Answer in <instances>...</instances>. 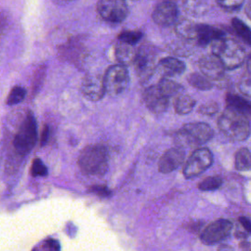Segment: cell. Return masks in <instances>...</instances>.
<instances>
[{"label":"cell","instance_id":"cell-1","mask_svg":"<svg viewBox=\"0 0 251 251\" xmlns=\"http://www.w3.org/2000/svg\"><path fill=\"white\" fill-rule=\"evenodd\" d=\"M218 126L229 140L243 141L250 134L249 115L226 107L219 117Z\"/></svg>","mask_w":251,"mask_h":251},{"label":"cell","instance_id":"cell-2","mask_svg":"<svg viewBox=\"0 0 251 251\" xmlns=\"http://www.w3.org/2000/svg\"><path fill=\"white\" fill-rule=\"evenodd\" d=\"M212 54L216 55L223 63L225 69L233 70L240 67L247 58L245 48L232 38L222 36L211 43Z\"/></svg>","mask_w":251,"mask_h":251},{"label":"cell","instance_id":"cell-3","mask_svg":"<svg viewBox=\"0 0 251 251\" xmlns=\"http://www.w3.org/2000/svg\"><path fill=\"white\" fill-rule=\"evenodd\" d=\"M109 154L105 146L92 144L84 147L77 160L78 167L83 174L101 176L108 170Z\"/></svg>","mask_w":251,"mask_h":251},{"label":"cell","instance_id":"cell-4","mask_svg":"<svg viewBox=\"0 0 251 251\" xmlns=\"http://www.w3.org/2000/svg\"><path fill=\"white\" fill-rule=\"evenodd\" d=\"M213 135L214 131L208 124L193 122L183 125V126L177 131L176 139L180 146H195L208 142Z\"/></svg>","mask_w":251,"mask_h":251},{"label":"cell","instance_id":"cell-5","mask_svg":"<svg viewBox=\"0 0 251 251\" xmlns=\"http://www.w3.org/2000/svg\"><path fill=\"white\" fill-rule=\"evenodd\" d=\"M37 139L36 121L31 112H27L14 137V147L21 155L28 154L34 147Z\"/></svg>","mask_w":251,"mask_h":251},{"label":"cell","instance_id":"cell-6","mask_svg":"<svg viewBox=\"0 0 251 251\" xmlns=\"http://www.w3.org/2000/svg\"><path fill=\"white\" fill-rule=\"evenodd\" d=\"M212 164V152L206 147L197 148L186 160L182 171L183 176L185 178H193L208 170Z\"/></svg>","mask_w":251,"mask_h":251},{"label":"cell","instance_id":"cell-7","mask_svg":"<svg viewBox=\"0 0 251 251\" xmlns=\"http://www.w3.org/2000/svg\"><path fill=\"white\" fill-rule=\"evenodd\" d=\"M103 80L105 85V91L112 96H117L123 93L128 85V71L125 66L119 64L111 66L107 70Z\"/></svg>","mask_w":251,"mask_h":251},{"label":"cell","instance_id":"cell-8","mask_svg":"<svg viewBox=\"0 0 251 251\" xmlns=\"http://www.w3.org/2000/svg\"><path fill=\"white\" fill-rule=\"evenodd\" d=\"M97 12L101 18L110 23H121L128 15L126 0H99Z\"/></svg>","mask_w":251,"mask_h":251},{"label":"cell","instance_id":"cell-9","mask_svg":"<svg viewBox=\"0 0 251 251\" xmlns=\"http://www.w3.org/2000/svg\"><path fill=\"white\" fill-rule=\"evenodd\" d=\"M232 229V223L226 219H220L209 224L201 232L200 240L207 245L216 244L226 238Z\"/></svg>","mask_w":251,"mask_h":251},{"label":"cell","instance_id":"cell-10","mask_svg":"<svg viewBox=\"0 0 251 251\" xmlns=\"http://www.w3.org/2000/svg\"><path fill=\"white\" fill-rule=\"evenodd\" d=\"M200 72L212 82H220L225 75V67L221 60L214 54L202 56L198 62Z\"/></svg>","mask_w":251,"mask_h":251},{"label":"cell","instance_id":"cell-11","mask_svg":"<svg viewBox=\"0 0 251 251\" xmlns=\"http://www.w3.org/2000/svg\"><path fill=\"white\" fill-rule=\"evenodd\" d=\"M137 76L141 80L148 79L155 71V60L153 51L149 48H140L136 52L135 59L133 61Z\"/></svg>","mask_w":251,"mask_h":251},{"label":"cell","instance_id":"cell-12","mask_svg":"<svg viewBox=\"0 0 251 251\" xmlns=\"http://www.w3.org/2000/svg\"><path fill=\"white\" fill-rule=\"evenodd\" d=\"M178 9L176 5L171 1H163L159 3L153 10L152 19L155 24L161 26H169L176 22Z\"/></svg>","mask_w":251,"mask_h":251},{"label":"cell","instance_id":"cell-13","mask_svg":"<svg viewBox=\"0 0 251 251\" xmlns=\"http://www.w3.org/2000/svg\"><path fill=\"white\" fill-rule=\"evenodd\" d=\"M82 94L91 101H98L105 95L103 77L99 75H87L83 77L80 86Z\"/></svg>","mask_w":251,"mask_h":251},{"label":"cell","instance_id":"cell-14","mask_svg":"<svg viewBox=\"0 0 251 251\" xmlns=\"http://www.w3.org/2000/svg\"><path fill=\"white\" fill-rule=\"evenodd\" d=\"M143 99L147 108L155 113L161 114L168 109L169 98L166 97L157 85H151L145 89Z\"/></svg>","mask_w":251,"mask_h":251},{"label":"cell","instance_id":"cell-15","mask_svg":"<svg viewBox=\"0 0 251 251\" xmlns=\"http://www.w3.org/2000/svg\"><path fill=\"white\" fill-rule=\"evenodd\" d=\"M185 152L181 147H174L167 150L159 160L158 169L163 174H169L182 165Z\"/></svg>","mask_w":251,"mask_h":251},{"label":"cell","instance_id":"cell-16","mask_svg":"<svg viewBox=\"0 0 251 251\" xmlns=\"http://www.w3.org/2000/svg\"><path fill=\"white\" fill-rule=\"evenodd\" d=\"M225 36V33L222 29L214 27L209 25L196 24V34L195 42L200 46H206L210 44L213 40Z\"/></svg>","mask_w":251,"mask_h":251},{"label":"cell","instance_id":"cell-17","mask_svg":"<svg viewBox=\"0 0 251 251\" xmlns=\"http://www.w3.org/2000/svg\"><path fill=\"white\" fill-rule=\"evenodd\" d=\"M158 66L160 71L168 76L181 75L185 71V64L182 61L174 57H167L161 59L158 63Z\"/></svg>","mask_w":251,"mask_h":251},{"label":"cell","instance_id":"cell-18","mask_svg":"<svg viewBox=\"0 0 251 251\" xmlns=\"http://www.w3.org/2000/svg\"><path fill=\"white\" fill-rule=\"evenodd\" d=\"M114 52H115V57L119 62V65L126 67L133 64L136 51L133 49L132 45L119 41L115 45Z\"/></svg>","mask_w":251,"mask_h":251},{"label":"cell","instance_id":"cell-19","mask_svg":"<svg viewBox=\"0 0 251 251\" xmlns=\"http://www.w3.org/2000/svg\"><path fill=\"white\" fill-rule=\"evenodd\" d=\"M176 34L186 41H194L196 34V24L188 21H179L175 27Z\"/></svg>","mask_w":251,"mask_h":251},{"label":"cell","instance_id":"cell-20","mask_svg":"<svg viewBox=\"0 0 251 251\" xmlns=\"http://www.w3.org/2000/svg\"><path fill=\"white\" fill-rule=\"evenodd\" d=\"M226 102L227 107L232 108L237 111H240L244 114L250 115L251 106L247 99L242 98L239 95H236L233 93H227L226 97Z\"/></svg>","mask_w":251,"mask_h":251},{"label":"cell","instance_id":"cell-21","mask_svg":"<svg viewBox=\"0 0 251 251\" xmlns=\"http://www.w3.org/2000/svg\"><path fill=\"white\" fill-rule=\"evenodd\" d=\"M195 103V100L190 95L179 94L175 101V110L178 115H186L193 110Z\"/></svg>","mask_w":251,"mask_h":251},{"label":"cell","instance_id":"cell-22","mask_svg":"<svg viewBox=\"0 0 251 251\" xmlns=\"http://www.w3.org/2000/svg\"><path fill=\"white\" fill-rule=\"evenodd\" d=\"M234 167L237 171H249L251 168V154L248 148H240L234 155Z\"/></svg>","mask_w":251,"mask_h":251},{"label":"cell","instance_id":"cell-23","mask_svg":"<svg viewBox=\"0 0 251 251\" xmlns=\"http://www.w3.org/2000/svg\"><path fill=\"white\" fill-rule=\"evenodd\" d=\"M157 86L162 91V93L169 99L172 96L179 95L183 89V87L180 84L170 78H162L160 82L157 84Z\"/></svg>","mask_w":251,"mask_h":251},{"label":"cell","instance_id":"cell-24","mask_svg":"<svg viewBox=\"0 0 251 251\" xmlns=\"http://www.w3.org/2000/svg\"><path fill=\"white\" fill-rule=\"evenodd\" d=\"M188 83L199 90H209L213 87V82L200 73H192L187 77Z\"/></svg>","mask_w":251,"mask_h":251},{"label":"cell","instance_id":"cell-25","mask_svg":"<svg viewBox=\"0 0 251 251\" xmlns=\"http://www.w3.org/2000/svg\"><path fill=\"white\" fill-rule=\"evenodd\" d=\"M231 25H232V28L234 29L235 33L247 45H250L251 44V31L249 29V26L244 22L239 20L238 18H233L231 20Z\"/></svg>","mask_w":251,"mask_h":251},{"label":"cell","instance_id":"cell-26","mask_svg":"<svg viewBox=\"0 0 251 251\" xmlns=\"http://www.w3.org/2000/svg\"><path fill=\"white\" fill-rule=\"evenodd\" d=\"M25 95H26V90L20 85H16L10 90L6 100V104L9 106L19 104L25 98Z\"/></svg>","mask_w":251,"mask_h":251},{"label":"cell","instance_id":"cell-27","mask_svg":"<svg viewBox=\"0 0 251 251\" xmlns=\"http://www.w3.org/2000/svg\"><path fill=\"white\" fill-rule=\"evenodd\" d=\"M183 6L187 13L197 16L204 13L206 2L204 0H184Z\"/></svg>","mask_w":251,"mask_h":251},{"label":"cell","instance_id":"cell-28","mask_svg":"<svg viewBox=\"0 0 251 251\" xmlns=\"http://www.w3.org/2000/svg\"><path fill=\"white\" fill-rule=\"evenodd\" d=\"M142 37V33L138 30H126L119 34L118 40L129 45H134Z\"/></svg>","mask_w":251,"mask_h":251},{"label":"cell","instance_id":"cell-29","mask_svg":"<svg viewBox=\"0 0 251 251\" xmlns=\"http://www.w3.org/2000/svg\"><path fill=\"white\" fill-rule=\"evenodd\" d=\"M223 183V180L220 176H208L204 178L199 184L198 187L200 190L203 191H211V190H216L218 189Z\"/></svg>","mask_w":251,"mask_h":251},{"label":"cell","instance_id":"cell-30","mask_svg":"<svg viewBox=\"0 0 251 251\" xmlns=\"http://www.w3.org/2000/svg\"><path fill=\"white\" fill-rule=\"evenodd\" d=\"M30 173L33 176H45L48 174V170L44 163L39 158H35L32 161Z\"/></svg>","mask_w":251,"mask_h":251},{"label":"cell","instance_id":"cell-31","mask_svg":"<svg viewBox=\"0 0 251 251\" xmlns=\"http://www.w3.org/2000/svg\"><path fill=\"white\" fill-rule=\"evenodd\" d=\"M245 0H217L218 5L226 11H236L240 9Z\"/></svg>","mask_w":251,"mask_h":251},{"label":"cell","instance_id":"cell-32","mask_svg":"<svg viewBox=\"0 0 251 251\" xmlns=\"http://www.w3.org/2000/svg\"><path fill=\"white\" fill-rule=\"evenodd\" d=\"M218 111H219V105L214 101L207 102L201 105L198 109V112L205 116H214L215 114L218 113Z\"/></svg>","mask_w":251,"mask_h":251},{"label":"cell","instance_id":"cell-33","mask_svg":"<svg viewBox=\"0 0 251 251\" xmlns=\"http://www.w3.org/2000/svg\"><path fill=\"white\" fill-rule=\"evenodd\" d=\"M89 191L102 197V198H105V197H110V195L112 194L111 190L106 186V185H92L90 186L89 188Z\"/></svg>","mask_w":251,"mask_h":251},{"label":"cell","instance_id":"cell-34","mask_svg":"<svg viewBox=\"0 0 251 251\" xmlns=\"http://www.w3.org/2000/svg\"><path fill=\"white\" fill-rule=\"evenodd\" d=\"M239 89L247 97L250 96V77H249V75H247L246 77H243L240 80V82H239Z\"/></svg>","mask_w":251,"mask_h":251},{"label":"cell","instance_id":"cell-35","mask_svg":"<svg viewBox=\"0 0 251 251\" xmlns=\"http://www.w3.org/2000/svg\"><path fill=\"white\" fill-rule=\"evenodd\" d=\"M42 247L45 251H60V244L55 239H47L43 242Z\"/></svg>","mask_w":251,"mask_h":251},{"label":"cell","instance_id":"cell-36","mask_svg":"<svg viewBox=\"0 0 251 251\" xmlns=\"http://www.w3.org/2000/svg\"><path fill=\"white\" fill-rule=\"evenodd\" d=\"M49 136H50V128H49L48 125H45L42 128L41 135H40V145L41 146H44L48 142Z\"/></svg>","mask_w":251,"mask_h":251},{"label":"cell","instance_id":"cell-37","mask_svg":"<svg viewBox=\"0 0 251 251\" xmlns=\"http://www.w3.org/2000/svg\"><path fill=\"white\" fill-rule=\"evenodd\" d=\"M239 222L243 226V227L246 229L247 232L251 231V224H250V221L246 217H240Z\"/></svg>","mask_w":251,"mask_h":251},{"label":"cell","instance_id":"cell-38","mask_svg":"<svg viewBox=\"0 0 251 251\" xmlns=\"http://www.w3.org/2000/svg\"><path fill=\"white\" fill-rule=\"evenodd\" d=\"M218 251H233L232 247L230 245H227V244H221L219 247H218Z\"/></svg>","mask_w":251,"mask_h":251},{"label":"cell","instance_id":"cell-39","mask_svg":"<svg viewBox=\"0 0 251 251\" xmlns=\"http://www.w3.org/2000/svg\"><path fill=\"white\" fill-rule=\"evenodd\" d=\"M131 1H138V0H131Z\"/></svg>","mask_w":251,"mask_h":251},{"label":"cell","instance_id":"cell-40","mask_svg":"<svg viewBox=\"0 0 251 251\" xmlns=\"http://www.w3.org/2000/svg\"><path fill=\"white\" fill-rule=\"evenodd\" d=\"M66 1H73V0H66Z\"/></svg>","mask_w":251,"mask_h":251}]
</instances>
